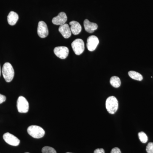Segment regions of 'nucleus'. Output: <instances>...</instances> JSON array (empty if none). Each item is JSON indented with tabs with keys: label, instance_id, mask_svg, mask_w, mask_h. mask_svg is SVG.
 Segmentation results:
<instances>
[{
	"label": "nucleus",
	"instance_id": "nucleus-1",
	"mask_svg": "<svg viewBox=\"0 0 153 153\" xmlns=\"http://www.w3.org/2000/svg\"><path fill=\"white\" fill-rule=\"evenodd\" d=\"M3 76L6 82H10L13 79L15 72L10 63L7 62L3 65L2 69Z\"/></svg>",
	"mask_w": 153,
	"mask_h": 153
},
{
	"label": "nucleus",
	"instance_id": "nucleus-2",
	"mask_svg": "<svg viewBox=\"0 0 153 153\" xmlns=\"http://www.w3.org/2000/svg\"><path fill=\"white\" fill-rule=\"evenodd\" d=\"M105 107L108 112L114 114L117 111L118 108V102L117 99L114 96H110L107 99Z\"/></svg>",
	"mask_w": 153,
	"mask_h": 153
},
{
	"label": "nucleus",
	"instance_id": "nucleus-3",
	"mask_svg": "<svg viewBox=\"0 0 153 153\" xmlns=\"http://www.w3.org/2000/svg\"><path fill=\"white\" fill-rule=\"evenodd\" d=\"M28 133L34 138L39 139L43 137L45 135L44 129L38 126H30L27 128Z\"/></svg>",
	"mask_w": 153,
	"mask_h": 153
},
{
	"label": "nucleus",
	"instance_id": "nucleus-4",
	"mask_svg": "<svg viewBox=\"0 0 153 153\" xmlns=\"http://www.w3.org/2000/svg\"><path fill=\"white\" fill-rule=\"evenodd\" d=\"M72 49L76 55H80L84 52L85 45L83 40L81 39H76L71 43Z\"/></svg>",
	"mask_w": 153,
	"mask_h": 153
},
{
	"label": "nucleus",
	"instance_id": "nucleus-5",
	"mask_svg": "<svg viewBox=\"0 0 153 153\" xmlns=\"http://www.w3.org/2000/svg\"><path fill=\"white\" fill-rule=\"evenodd\" d=\"M17 106L20 113H27L29 111V104L27 100L23 96H20L17 100Z\"/></svg>",
	"mask_w": 153,
	"mask_h": 153
},
{
	"label": "nucleus",
	"instance_id": "nucleus-6",
	"mask_svg": "<svg viewBox=\"0 0 153 153\" xmlns=\"http://www.w3.org/2000/svg\"><path fill=\"white\" fill-rule=\"evenodd\" d=\"M3 137L5 141L11 146H17L20 144V140L17 137L10 133H6L4 134Z\"/></svg>",
	"mask_w": 153,
	"mask_h": 153
},
{
	"label": "nucleus",
	"instance_id": "nucleus-7",
	"mask_svg": "<svg viewBox=\"0 0 153 153\" xmlns=\"http://www.w3.org/2000/svg\"><path fill=\"white\" fill-rule=\"evenodd\" d=\"M99 43V41L97 36H89L87 40L86 46H87V49L90 52L94 51L98 46Z\"/></svg>",
	"mask_w": 153,
	"mask_h": 153
},
{
	"label": "nucleus",
	"instance_id": "nucleus-8",
	"mask_svg": "<svg viewBox=\"0 0 153 153\" xmlns=\"http://www.w3.org/2000/svg\"><path fill=\"white\" fill-rule=\"evenodd\" d=\"M37 32L38 36L41 38H45L49 35V30L47 24L43 21H40L38 24Z\"/></svg>",
	"mask_w": 153,
	"mask_h": 153
},
{
	"label": "nucleus",
	"instance_id": "nucleus-9",
	"mask_svg": "<svg viewBox=\"0 0 153 153\" xmlns=\"http://www.w3.org/2000/svg\"><path fill=\"white\" fill-rule=\"evenodd\" d=\"M54 52L57 57L61 59H64L68 57L69 50L66 47H57L54 49Z\"/></svg>",
	"mask_w": 153,
	"mask_h": 153
},
{
	"label": "nucleus",
	"instance_id": "nucleus-10",
	"mask_svg": "<svg viewBox=\"0 0 153 153\" xmlns=\"http://www.w3.org/2000/svg\"><path fill=\"white\" fill-rule=\"evenodd\" d=\"M67 20V17L64 12H61L57 16L54 17L52 20V22L54 25H64Z\"/></svg>",
	"mask_w": 153,
	"mask_h": 153
},
{
	"label": "nucleus",
	"instance_id": "nucleus-11",
	"mask_svg": "<svg viewBox=\"0 0 153 153\" xmlns=\"http://www.w3.org/2000/svg\"><path fill=\"white\" fill-rule=\"evenodd\" d=\"M59 32L65 38H68L71 37V32L70 27L68 24H64V25L60 26L58 29Z\"/></svg>",
	"mask_w": 153,
	"mask_h": 153
},
{
	"label": "nucleus",
	"instance_id": "nucleus-12",
	"mask_svg": "<svg viewBox=\"0 0 153 153\" xmlns=\"http://www.w3.org/2000/svg\"><path fill=\"white\" fill-rule=\"evenodd\" d=\"M83 25L85 31L88 33H93L98 28V25L95 23L89 22L88 19L84 20Z\"/></svg>",
	"mask_w": 153,
	"mask_h": 153
},
{
	"label": "nucleus",
	"instance_id": "nucleus-13",
	"mask_svg": "<svg viewBox=\"0 0 153 153\" xmlns=\"http://www.w3.org/2000/svg\"><path fill=\"white\" fill-rule=\"evenodd\" d=\"M71 33L74 35H78L82 30V27L78 22L71 21L69 23Z\"/></svg>",
	"mask_w": 153,
	"mask_h": 153
},
{
	"label": "nucleus",
	"instance_id": "nucleus-14",
	"mask_svg": "<svg viewBox=\"0 0 153 153\" xmlns=\"http://www.w3.org/2000/svg\"><path fill=\"white\" fill-rule=\"evenodd\" d=\"M19 19V15L13 11H11L7 17L8 24L11 26H14L16 24Z\"/></svg>",
	"mask_w": 153,
	"mask_h": 153
},
{
	"label": "nucleus",
	"instance_id": "nucleus-15",
	"mask_svg": "<svg viewBox=\"0 0 153 153\" xmlns=\"http://www.w3.org/2000/svg\"><path fill=\"white\" fill-rule=\"evenodd\" d=\"M128 75L132 79L135 80L141 81L143 79V76L140 73L135 71H129L128 73Z\"/></svg>",
	"mask_w": 153,
	"mask_h": 153
},
{
	"label": "nucleus",
	"instance_id": "nucleus-16",
	"mask_svg": "<svg viewBox=\"0 0 153 153\" xmlns=\"http://www.w3.org/2000/svg\"><path fill=\"white\" fill-rule=\"evenodd\" d=\"M110 84L113 87L117 88L121 85V80L119 77L117 76H113L110 80Z\"/></svg>",
	"mask_w": 153,
	"mask_h": 153
},
{
	"label": "nucleus",
	"instance_id": "nucleus-17",
	"mask_svg": "<svg viewBox=\"0 0 153 153\" xmlns=\"http://www.w3.org/2000/svg\"><path fill=\"white\" fill-rule=\"evenodd\" d=\"M139 138L142 143H145L147 142L148 138L147 136L144 132L141 131L138 133Z\"/></svg>",
	"mask_w": 153,
	"mask_h": 153
},
{
	"label": "nucleus",
	"instance_id": "nucleus-18",
	"mask_svg": "<svg viewBox=\"0 0 153 153\" xmlns=\"http://www.w3.org/2000/svg\"><path fill=\"white\" fill-rule=\"evenodd\" d=\"M43 153H57L54 148L49 146H45L42 149Z\"/></svg>",
	"mask_w": 153,
	"mask_h": 153
},
{
	"label": "nucleus",
	"instance_id": "nucleus-19",
	"mask_svg": "<svg viewBox=\"0 0 153 153\" xmlns=\"http://www.w3.org/2000/svg\"><path fill=\"white\" fill-rule=\"evenodd\" d=\"M147 153H153V143H149L146 148Z\"/></svg>",
	"mask_w": 153,
	"mask_h": 153
},
{
	"label": "nucleus",
	"instance_id": "nucleus-20",
	"mask_svg": "<svg viewBox=\"0 0 153 153\" xmlns=\"http://www.w3.org/2000/svg\"><path fill=\"white\" fill-rule=\"evenodd\" d=\"M111 153H121L120 150L118 148H114L111 150Z\"/></svg>",
	"mask_w": 153,
	"mask_h": 153
},
{
	"label": "nucleus",
	"instance_id": "nucleus-21",
	"mask_svg": "<svg viewBox=\"0 0 153 153\" xmlns=\"http://www.w3.org/2000/svg\"><path fill=\"white\" fill-rule=\"evenodd\" d=\"M6 100V96L0 94V104H1L3 102L5 101Z\"/></svg>",
	"mask_w": 153,
	"mask_h": 153
},
{
	"label": "nucleus",
	"instance_id": "nucleus-22",
	"mask_svg": "<svg viewBox=\"0 0 153 153\" xmlns=\"http://www.w3.org/2000/svg\"><path fill=\"white\" fill-rule=\"evenodd\" d=\"M94 153H105V151L103 149H97L95 150Z\"/></svg>",
	"mask_w": 153,
	"mask_h": 153
},
{
	"label": "nucleus",
	"instance_id": "nucleus-23",
	"mask_svg": "<svg viewBox=\"0 0 153 153\" xmlns=\"http://www.w3.org/2000/svg\"><path fill=\"white\" fill-rule=\"evenodd\" d=\"M1 66H0V76H1Z\"/></svg>",
	"mask_w": 153,
	"mask_h": 153
},
{
	"label": "nucleus",
	"instance_id": "nucleus-24",
	"mask_svg": "<svg viewBox=\"0 0 153 153\" xmlns=\"http://www.w3.org/2000/svg\"><path fill=\"white\" fill-rule=\"evenodd\" d=\"M70 153V152H67V153Z\"/></svg>",
	"mask_w": 153,
	"mask_h": 153
},
{
	"label": "nucleus",
	"instance_id": "nucleus-25",
	"mask_svg": "<svg viewBox=\"0 0 153 153\" xmlns=\"http://www.w3.org/2000/svg\"><path fill=\"white\" fill-rule=\"evenodd\" d=\"M29 153V152H26V153Z\"/></svg>",
	"mask_w": 153,
	"mask_h": 153
}]
</instances>
